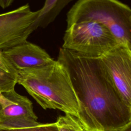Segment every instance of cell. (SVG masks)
Returning <instances> with one entry per match:
<instances>
[{
    "instance_id": "obj_1",
    "label": "cell",
    "mask_w": 131,
    "mask_h": 131,
    "mask_svg": "<svg viewBox=\"0 0 131 131\" xmlns=\"http://www.w3.org/2000/svg\"><path fill=\"white\" fill-rule=\"evenodd\" d=\"M66 69L79 105L77 118L89 131H118L131 121L100 58L60 48L57 60Z\"/></svg>"
},
{
    "instance_id": "obj_2",
    "label": "cell",
    "mask_w": 131,
    "mask_h": 131,
    "mask_svg": "<svg viewBox=\"0 0 131 131\" xmlns=\"http://www.w3.org/2000/svg\"><path fill=\"white\" fill-rule=\"evenodd\" d=\"M16 82L43 109L59 110L78 117V102L69 76L57 60L16 72Z\"/></svg>"
},
{
    "instance_id": "obj_3",
    "label": "cell",
    "mask_w": 131,
    "mask_h": 131,
    "mask_svg": "<svg viewBox=\"0 0 131 131\" xmlns=\"http://www.w3.org/2000/svg\"><path fill=\"white\" fill-rule=\"evenodd\" d=\"M83 20L105 26L120 45L131 49V8L115 0H80L67 13V27Z\"/></svg>"
},
{
    "instance_id": "obj_4",
    "label": "cell",
    "mask_w": 131,
    "mask_h": 131,
    "mask_svg": "<svg viewBox=\"0 0 131 131\" xmlns=\"http://www.w3.org/2000/svg\"><path fill=\"white\" fill-rule=\"evenodd\" d=\"M120 44L109 30L93 20H83L67 27L62 48L81 55L99 58Z\"/></svg>"
},
{
    "instance_id": "obj_5",
    "label": "cell",
    "mask_w": 131,
    "mask_h": 131,
    "mask_svg": "<svg viewBox=\"0 0 131 131\" xmlns=\"http://www.w3.org/2000/svg\"><path fill=\"white\" fill-rule=\"evenodd\" d=\"M38 11H31L28 4L0 14V51H5L27 41L34 31Z\"/></svg>"
},
{
    "instance_id": "obj_6",
    "label": "cell",
    "mask_w": 131,
    "mask_h": 131,
    "mask_svg": "<svg viewBox=\"0 0 131 131\" xmlns=\"http://www.w3.org/2000/svg\"><path fill=\"white\" fill-rule=\"evenodd\" d=\"M100 59L119 96L131 108V49L119 45Z\"/></svg>"
},
{
    "instance_id": "obj_7",
    "label": "cell",
    "mask_w": 131,
    "mask_h": 131,
    "mask_svg": "<svg viewBox=\"0 0 131 131\" xmlns=\"http://www.w3.org/2000/svg\"><path fill=\"white\" fill-rule=\"evenodd\" d=\"M2 53L16 72L45 66L54 60L45 50L27 40Z\"/></svg>"
},
{
    "instance_id": "obj_8",
    "label": "cell",
    "mask_w": 131,
    "mask_h": 131,
    "mask_svg": "<svg viewBox=\"0 0 131 131\" xmlns=\"http://www.w3.org/2000/svg\"><path fill=\"white\" fill-rule=\"evenodd\" d=\"M1 120L26 119L37 121L31 101L15 89L0 92Z\"/></svg>"
},
{
    "instance_id": "obj_9",
    "label": "cell",
    "mask_w": 131,
    "mask_h": 131,
    "mask_svg": "<svg viewBox=\"0 0 131 131\" xmlns=\"http://www.w3.org/2000/svg\"><path fill=\"white\" fill-rule=\"evenodd\" d=\"M0 131H59L55 123H40L26 119L0 121Z\"/></svg>"
},
{
    "instance_id": "obj_10",
    "label": "cell",
    "mask_w": 131,
    "mask_h": 131,
    "mask_svg": "<svg viewBox=\"0 0 131 131\" xmlns=\"http://www.w3.org/2000/svg\"><path fill=\"white\" fill-rule=\"evenodd\" d=\"M71 2V0L46 1L43 7L37 10V15L34 23V30L39 27L44 28L47 27Z\"/></svg>"
},
{
    "instance_id": "obj_11",
    "label": "cell",
    "mask_w": 131,
    "mask_h": 131,
    "mask_svg": "<svg viewBox=\"0 0 131 131\" xmlns=\"http://www.w3.org/2000/svg\"><path fill=\"white\" fill-rule=\"evenodd\" d=\"M56 123L59 131H78L82 124L76 117L68 114L58 117Z\"/></svg>"
},
{
    "instance_id": "obj_12",
    "label": "cell",
    "mask_w": 131,
    "mask_h": 131,
    "mask_svg": "<svg viewBox=\"0 0 131 131\" xmlns=\"http://www.w3.org/2000/svg\"><path fill=\"white\" fill-rule=\"evenodd\" d=\"M16 83L15 76L0 69V92H6L14 89Z\"/></svg>"
},
{
    "instance_id": "obj_13",
    "label": "cell",
    "mask_w": 131,
    "mask_h": 131,
    "mask_svg": "<svg viewBox=\"0 0 131 131\" xmlns=\"http://www.w3.org/2000/svg\"><path fill=\"white\" fill-rule=\"evenodd\" d=\"M0 69L16 77V72L10 63L3 56L2 51H0Z\"/></svg>"
},
{
    "instance_id": "obj_14",
    "label": "cell",
    "mask_w": 131,
    "mask_h": 131,
    "mask_svg": "<svg viewBox=\"0 0 131 131\" xmlns=\"http://www.w3.org/2000/svg\"><path fill=\"white\" fill-rule=\"evenodd\" d=\"M12 0H0V7L3 9L10 6L13 3Z\"/></svg>"
},
{
    "instance_id": "obj_15",
    "label": "cell",
    "mask_w": 131,
    "mask_h": 131,
    "mask_svg": "<svg viewBox=\"0 0 131 131\" xmlns=\"http://www.w3.org/2000/svg\"><path fill=\"white\" fill-rule=\"evenodd\" d=\"M118 131H131V121Z\"/></svg>"
},
{
    "instance_id": "obj_16",
    "label": "cell",
    "mask_w": 131,
    "mask_h": 131,
    "mask_svg": "<svg viewBox=\"0 0 131 131\" xmlns=\"http://www.w3.org/2000/svg\"><path fill=\"white\" fill-rule=\"evenodd\" d=\"M78 131H89V130H88L87 129H86V128L82 125V124H81V125L80 128L79 129Z\"/></svg>"
},
{
    "instance_id": "obj_17",
    "label": "cell",
    "mask_w": 131,
    "mask_h": 131,
    "mask_svg": "<svg viewBox=\"0 0 131 131\" xmlns=\"http://www.w3.org/2000/svg\"><path fill=\"white\" fill-rule=\"evenodd\" d=\"M0 120H1V117H0Z\"/></svg>"
}]
</instances>
